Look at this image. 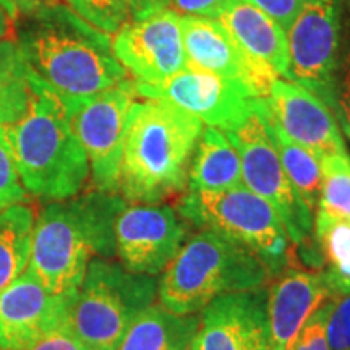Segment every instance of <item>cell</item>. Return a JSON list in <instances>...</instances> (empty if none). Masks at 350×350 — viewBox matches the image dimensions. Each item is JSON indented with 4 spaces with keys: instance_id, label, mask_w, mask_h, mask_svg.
Segmentation results:
<instances>
[{
    "instance_id": "obj_28",
    "label": "cell",
    "mask_w": 350,
    "mask_h": 350,
    "mask_svg": "<svg viewBox=\"0 0 350 350\" xmlns=\"http://www.w3.org/2000/svg\"><path fill=\"white\" fill-rule=\"evenodd\" d=\"M349 8H350V0ZM332 112H334L338 124L342 126L345 135L350 138V15L345 28L344 42L340 39V51L338 68L334 77V100H332Z\"/></svg>"
},
{
    "instance_id": "obj_25",
    "label": "cell",
    "mask_w": 350,
    "mask_h": 350,
    "mask_svg": "<svg viewBox=\"0 0 350 350\" xmlns=\"http://www.w3.org/2000/svg\"><path fill=\"white\" fill-rule=\"evenodd\" d=\"M31 99V70L15 39H0V126L26 112Z\"/></svg>"
},
{
    "instance_id": "obj_35",
    "label": "cell",
    "mask_w": 350,
    "mask_h": 350,
    "mask_svg": "<svg viewBox=\"0 0 350 350\" xmlns=\"http://www.w3.org/2000/svg\"><path fill=\"white\" fill-rule=\"evenodd\" d=\"M46 2H51V0H7L8 5H10L12 10L15 12L16 18H18L20 15H25V13L33 12L34 8L41 7L42 3Z\"/></svg>"
},
{
    "instance_id": "obj_38",
    "label": "cell",
    "mask_w": 350,
    "mask_h": 350,
    "mask_svg": "<svg viewBox=\"0 0 350 350\" xmlns=\"http://www.w3.org/2000/svg\"><path fill=\"white\" fill-rule=\"evenodd\" d=\"M164 2H165V5H167V3H169V0H164Z\"/></svg>"
},
{
    "instance_id": "obj_1",
    "label": "cell",
    "mask_w": 350,
    "mask_h": 350,
    "mask_svg": "<svg viewBox=\"0 0 350 350\" xmlns=\"http://www.w3.org/2000/svg\"><path fill=\"white\" fill-rule=\"evenodd\" d=\"M13 31L33 75L65 104L130 80L113 55L111 34L94 28L60 0L20 15Z\"/></svg>"
},
{
    "instance_id": "obj_2",
    "label": "cell",
    "mask_w": 350,
    "mask_h": 350,
    "mask_svg": "<svg viewBox=\"0 0 350 350\" xmlns=\"http://www.w3.org/2000/svg\"><path fill=\"white\" fill-rule=\"evenodd\" d=\"M124 206L119 193L99 190L51 201L34 219L26 273L52 294H75L93 258L116 256L113 226Z\"/></svg>"
},
{
    "instance_id": "obj_21",
    "label": "cell",
    "mask_w": 350,
    "mask_h": 350,
    "mask_svg": "<svg viewBox=\"0 0 350 350\" xmlns=\"http://www.w3.org/2000/svg\"><path fill=\"white\" fill-rule=\"evenodd\" d=\"M198 326V314H175L152 304L131 323L116 350H187Z\"/></svg>"
},
{
    "instance_id": "obj_18",
    "label": "cell",
    "mask_w": 350,
    "mask_h": 350,
    "mask_svg": "<svg viewBox=\"0 0 350 350\" xmlns=\"http://www.w3.org/2000/svg\"><path fill=\"white\" fill-rule=\"evenodd\" d=\"M332 295L323 273L286 269L268 292L269 349L294 350L301 327Z\"/></svg>"
},
{
    "instance_id": "obj_11",
    "label": "cell",
    "mask_w": 350,
    "mask_h": 350,
    "mask_svg": "<svg viewBox=\"0 0 350 350\" xmlns=\"http://www.w3.org/2000/svg\"><path fill=\"white\" fill-rule=\"evenodd\" d=\"M133 86L139 98L163 100L224 131L242 125L252 109L253 98L239 83L195 67L156 83L133 81Z\"/></svg>"
},
{
    "instance_id": "obj_36",
    "label": "cell",
    "mask_w": 350,
    "mask_h": 350,
    "mask_svg": "<svg viewBox=\"0 0 350 350\" xmlns=\"http://www.w3.org/2000/svg\"><path fill=\"white\" fill-rule=\"evenodd\" d=\"M13 31V20L8 13L0 7V39L10 38Z\"/></svg>"
},
{
    "instance_id": "obj_29",
    "label": "cell",
    "mask_w": 350,
    "mask_h": 350,
    "mask_svg": "<svg viewBox=\"0 0 350 350\" xmlns=\"http://www.w3.org/2000/svg\"><path fill=\"white\" fill-rule=\"evenodd\" d=\"M28 200V191L16 170L15 161L8 151L5 142L0 137V213L21 204Z\"/></svg>"
},
{
    "instance_id": "obj_31",
    "label": "cell",
    "mask_w": 350,
    "mask_h": 350,
    "mask_svg": "<svg viewBox=\"0 0 350 350\" xmlns=\"http://www.w3.org/2000/svg\"><path fill=\"white\" fill-rule=\"evenodd\" d=\"M326 334L331 350H350V294L332 304Z\"/></svg>"
},
{
    "instance_id": "obj_37",
    "label": "cell",
    "mask_w": 350,
    "mask_h": 350,
    "mask_svg": "<svg viewBox=\"0 0 350 350\" xmlns=\"http://www.w3.org/2000/svg\"><path fill=\"white\" fill-rule=\"evenodd\" d=\"M0 7H2V8H3V10H5V12L8 13V15H10V16H12L13 23H15V21H16V15H15V12H13V10H12V7H10V5H8V3H7V0H0Z\"/></svg>"
},
{
    "instance_id": "obj_20",
    "label": "cell",
    "mask_w": 350,
    "mask_h": 350,
    "mask_svg": "<svg viewBox=\"0 0 350 350\" xmlns=\"http://www.w3.org/2000/svg\"><path fill=\"white\" fill-rule=\"evenodd\" d=\"M242 185V164L224 131L203 130L188 170L190 191H221Z\"/></svg>"
},
{
    "instance_id": "obj_9",
    "label": "cell",
    "mask_w": 350,
    "mask_h": 350,
    "mask_svg": "<svg viewBox=\"0 0 350 350\" xmlns=\"http://www.w3.org/2000/svg\"><path fill=\"white\" fill-rule=\"evenodd\" d=\"M137 100L133 80L90 98L65 104L90 163L94 190L119 193L120 161L129 117Z\"/></svg>"
},
{
    "instance_id": "obj_7",
    "label": "cell",
    "mask_w": 350,
    "mask_h": 350,
    "mask_svg": "<svg viewBox=\"0 0 350 350\" xmlns=\"http://www.w3.org/2000/svg\"><path fill=\"white\" fill-rule=\"evenodd\" d=\"M183 221L208 229L252 250L271 278L288 266V235L268 201L245 185L221 191H190L177 204Z\"/></svg>"
},
{
    "instance_id": "obj_15",
    "label": "cell",
    "mask_w": 350,
    "mask_h": 350,
    "mask_svg": "<svg viewBox=\"0 0 350 350\" xmlns=\"http://www.w3.org/2000/svg\"><path fill=\"white\" fill-rule=\"evenodd\" d=\"M187 350H271L268 292H230L209 301Z\"/></svg>"
},
{
    "instance_id": "obj_12",
    "label": "cell",
    "mask_w": 350,
    "mask_h": 350,
    "mask_svg": "<svg viewBox=\"0 0 350 350\" xmlns=\"http://www.w3.org/2000/svg\"><path fill=\"white\" fill-rule=\"evenodd\" d=\"M187 232V222L167 204H125L113 226L116 256L130 273L154 278L180 252Z\"/></svg>"
},
{
    "instance_id": "obj_24",
    "label": "cell",
    "mask_w": 350,
    "mask_h": 350,
    "mask_svg": "<svg viewBox=\"0 0 350 350\" xmlns=\"http://www.w3.org/2000/svg\"><path fill=\"white\" fill-rule=\"evenodd\" d=\"M314 242L327 269L323 271L332 294H350V221L317 211Z\"/></svg>"
},
{
    "instance_id": "obj_5",
    "label": "cell",
    "mask_w": 350,
    "mask_h": 350,
    "mask_svg": "<svg viewBox=\"0 0 350 350\" xmlns=\"http://www.w3.org/2000/svg\"><path fill=\"white\" fill-rule=\"evenodd\" d=\"M266 265L234 240L203 229L183 243L157 282L161 305L175 314H196L230 292L256 291L269 281Z\"/></svg>"
},
{
    "instance_id": "obj_19",
    "label": "cell",
    "mask_w": 350,
    "mask_h": 350,
    "mask_svg": "<svg viewBox=\"0 0 350 350\" xmlns=\"http://www.w3.org/2000/svg\"><path fill=\"white\" fill-rule=\"evenodd\" d=\"M216 20L245 52L286 75L287 36L271 16L245 0H227Z\"/></svg>"
},
{
    "instance_id": "obj_22",
    "label": "cell",
    "mask_w": 350,
    "mask_h": 350,
    "mask_svg": "<svg viewBox=\"0 0 350 350\" xmlns=\"http://www.w3.org/2000/svg\"><path fill=\"white\" fill-rule=\"evenodd\" d=\"M261 111L288 180H291L297 195L300 196V200L304 201L305 206L313 213L314 206L318 204L319 193H321V164H319V159L313 152L292 142L284 133L281 126L275 124L273 116H271L265 99H261Z\"/></svg>"
},
{
    "instance_id": "obj_14",
    "label": "cell",
    "mask_w": 350,
    "mask_h": 350,
    "mask_svg": "<svg viewBox=\"0 0 350 350\" xmlns=\"http://www.w3.org/2000/svg\"><path fill=\"white\" fill-rule=\"evenodd\" d=\"M112 51L135 83H156L187 68L180 15L170 8L125 25L112 38Z\"/></svg>"
},
{
    "instance_id": "obj_8",
    "label": "cell",
    "mask_w": 350,
    "mask_h": 350,
    "mask_svg": "<svg viewBox=\"0 0 350 350\" xmlns=\"http://www.w3.org/2000/svg\"><path fill=\"white\" fill-rule=\"evenodd\" d=\"M226 135L240 156L243 185L278 211L288 239L301 248L305 261L321 266L323 260L313 235V213L297 195L282 167L262 116L261 99H252L250 113L243 124L226 131Z\"/></svg>"
},
{
    "instance_id": "obj_17",
    "label": "cell",
    "mask_w": 350,
    "mask_h": 350,
    "mask_svg": "<svg viewBox=\"0 0 350 350\" xmlns=\"http://www.w3.org/2000/svg\"><path fill=\"white\" fill-rule=\"evenodd\" d=\"M265 100L284 133L319 161L347 152L334 112L312 91L278 78Z\"/></svg>"
},
{
    "instance_id": "obj_4",
    "label": "cell",
    "mask_w": 350,
    "mask_h": 350,
    "mask_svg": "<svg viewBox=\"0 0 350 350\" xmlns=\"http://www.w3.org/2000/svg\"><path fill=\"white\" fill-rule=\"evenodd\" d=\"M0 137L28 195L62 201L80 195L90 182V163L67 106L33 73L28 109L16 122L0 126Z\"/></svg>"
},
{
    "instance_id": "obj_34",
    "label": "cell",
    "mask_w": 350,
    "mask_h": 350,
    "mask_svg": "<svg viewBox=\"0 0 350 350\" xmlns=\"http://www.w3.org/2000/svg\"><path fill=\"white\" fill-rule=\"evenodd\" d=\"M227 0H169L167 8L177 15L217 18Z\"/></svg>"
},
{
    "instance_id": "obj_3",
    "label": "cell",
    "mask_w": 350,
    "mask_h": 350,
    "mask_svg": "<svg viewBox=\"0 0 350 350\" xmlns=\"http://www.w3.org/2000/svg\"><path fill=\"white\" fill-rule=\"evenodd\" d=\"M203 122L163 100H135L120 161L119 193L131 204H156L182 193Z\"/></svg>"
},
{
    "instance_id": "obj_23",
    "label": "cell",
    "mask_w": 350,
    "mask_h": 350,
    "mask_svg": "<svg viewBox=\"0 0 350 350\" xmlns=\"http://www.w3.org/2000/svg\"><path fill=\"white\" fill-rule=\"evenodd\" d=\"M34 219V209L25 203L0 213V292L28 269Z\"/></svg>"
},
{
    "instance_id": "obj_10",
    "label": "cell",
    "mask_w": 350,
    "mask_h": 350,
    "mask_svg": "<svg viewBox=\"0 0 350 350\" xmlns=\"http://www.w3.org/2000/svg\"><path fill=\"white\" fill-rule=\"evenodd\" d=\"M340 2L304 0L295 21L287 29L288 62L284 77L317 94L331 111L342 39Z\"/></svg>"
},
{
    "instance_id": "obj_6",
    "label": "cell",
    "mask_w": 350,
    "mask_h": 350,
    "mask_svg": "<svg viewBox=\"0 0 350 350\" xmlns=\"http://www.w3.org/2000/svg\"><path fill=\"white\" fill-rule=\"evenodd\" d=\"M156 297L152 275L130 273L107 258H93L73 297L68 325L90 350H116L131 323Z\"/></svg>"
},
{
    "instance_id": "obj_27",
    "label": "cell",
    "mask_w": 350,
    "mask_h": 350,
    "mask_svg": "<svg viewBox=\"0 0 350 350\" xmlns=\"http://www.w3.org/2000/svg\"><path fill=\"white\" fill-rule=\"evenodd\" d=\"M319 211L332 217L350 221V156L334 154L323 157Z\"/></svg>"
},
{
    "instance_id": "obj_13",
    "label": "cell",
    "mask_w": 350,
    "mask_h": 350,
    "mask_svg": "<svg viewBox=\"0 0 350 350\" xmlns=\"http://www.w3.org/2000/svg\"><path fill=\"white\" fill-rule=\"evenodd\" d=\"M187 67L216 73L239 83L253 99L268 98L279 73L245 52L216 18L180 16Z\"/></svg>"
},
{
    "instance_id": "obj_33",
    "label": "cell",
    "mask_w": 350,
    "mask_h": 350,
    "mask_svg": "<svg viewBox=\"0 0 350 350\" xmlns=\"http://www.w3.org/2000/svg\"><path fill=\"white\" fill-rule=\"evenodd\" d=\"M25 350H90L80 339L77 338L75 332L72 331L68 321L65 325L55 327L49 334H46L38 342L29 345Z\"/></svg>"
},
{
    "instance_id": "obj_26",
    "label": "cell",
    "mask_w": 350,
    "mask_h": 350,
    "mask_svg": "<svg viewBox=\"0 0 350 350\" xmlns=\"http://www.w3.org/2000/svg\"><path fill=\"white\" fill-rule=\"evenodd\" d=\"M83 20L107 34H116L130 21L167 8L164 0H65Z\"/></svg>"
},
{
    "instance_id": "obj_30",
    "label": "cell",
    "mask_w": 350,
    "mask_h": 350,
    "mask_svg": "<svg viewBox=\"0 0 350 350\" xmlns=\"http://www.w3.org/2000/svg\"><path fill=\"white\" fill-rule=\"evenodd\" d=\"M334 300H327L314 312L301 327L294 350H331L327 342V319Z\"/></svg>"
},
{
    "instance_id": "obj_16",
    "label": "cell",
    "mask_w": 350,
    "mask_h": 350,
    "mask_svg": "<svg viewBox=\"0 0 350 350\" xmlns=\"http://www.w3.org/2000/svg\"><path fill=\"white\" fill-rule=\"evenodd\" d=\"M75 294H52L21 274L0 292V350H25L65 325Z\"/></svg>"
},
{
    "instance_id": "obj_32",
    "label": "cell",
    "mask_w": 350,
    "mask_h": 350,
    "mask_svg": "<svg viewBox=\"0 0 350 350\" xmlns=\"http://www.w3.org/2000/svg\"><path fill=\"white\" fill-rule=\"evenodd\" d=\"M271 16L284 31H287L299 15L304 0H245Z\"/></svg>"
}]
</instances>
